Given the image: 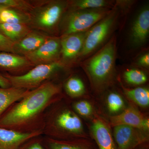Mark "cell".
Segmentation results:
<instances>
[{"mask_svg":"<svg viewBox=\"0 0 149 149\" xmlns=\"http://www.w3.org/2000/svg\"><path fill=\"white\" fill-rule=\"evenodd\" d=\"M61 87L51 82L29 91L0 117V128L21 133L43 132L46 112L60 100Z\"/></svg>","mask_w":149,"mask_h":149,"instance_id":"obj_1","label":"cell"},{"mask_svg":"<svg viewBox=\"0 0 149 149\" xmlns=\"http://www.w3.org/2000/svg\"><path fill=\"white\" fill-rule=\"evenodd\" d=\"M43 135L58 140L89 139L78 115L61 100L52 105L46 112Z\"/></svg>","mask_w":149,"mask_h":149,"instance_id":"obj_2","label":"cell"},{"mask_svg":"<svg viewBox=\"0 0 149 149\" xmlns=\"http://www.w3.org/2000/svg\"><path fill=\"white\" fill-rule=\"evenodd\" d=\"M117 50V38L113 34L102 47L80 62L97 92L105 90L114 80Z\"/></svg>","mask_w":149,"mask_h":149,"instance_id":"obj_3","label":"cell"},{"mask_svg":"<svg viewBox=\"0 0 149 149\" xmlns=\"http://www.w3.org/2000/svg\"><path fill=\"white\" fill-rule=\"evenodd\" d=\"M68 7V1L51 0L37 2L29 13V26L33 30L49 36L59 35L60 24Z\"/></svg>","mask_w":149,"mask_h":149,"instance_id":"obj_4","label":"cell"},{"mask_svg":"<svg viewBox=\"0 0 149 149\" xmlns=\"http://www.w3.org/2000/svg\"><path fill=\"white\" fill-rule=\"evenodd\" d=\"M121 14L114 7L111 12L88 30L77 62L87 58L102 47L113 35Z\"/></svg>","mask_w":149,"mask_h":149,"instance_id":"obj_5","label":"cell"},{"mask_svg":"<svg viewBox=\"0 0 149 149\" xmlns=\"http://www.w3.org/2000/svg\"><path fill=\"white\" fill-rule=\"evenodd\" d=\"M112 9L67 10L60 24L59 37L88 31L108 15Z\"/></svg>","mask_w":149,"mask_h":149,"instance_id":"obj_6","label":"cell"},{"mask_svg":"<svg viewBox=\"0 0 149 149\" xmlns=\"http://www.w3.org/2000/svg\"><path fill=\"white\" fill-rule=\"evenodd\" d=\"M65 68L66 67L60 60L49 64L36 65L24 74L4 75L9 81L11 87L32 91L47 82V80Z\"/></svg>","mask_w":149,"mask_h":149,"instance_id":"obj_7","label":"cell"},{"mask_svg":"<svg viewBox=\"0 0 149 149\" xmlns=\"http://www.w3.org/2000/svg\"><path fill=\"white\" fill-rule=\"evenodd\" d=\"M149 35V6L146 4L139 9L131 22L128 35L130 49L138 50L148 42Z\"/></svg>","mask_w":149,"mask_h":149,"instance_id":"obj_8","label":"cell"},{"mask_svg":"<svg viewBox=\"0 0 149 149\" xmlns=\"http://www.w3.org/2000/svg\"><path fill=\"white\" fill-rule=\"evenodd\" d=\"M113 128V138L118 149H135L148 142V132L126 125Z\"/></svg>","mask_w":149,"mask_h":149,"instance_id":"obj_9","label":"cell"},{"mask_svg":"<svg viewBox=\"0 0 149 149\" xmlns=\"http://www.w3.org/2000/svg\"><path fill=\"white\" fill-rule=\"evenodd\" d=\"M61 50L60 37L50 36L36 50L24 56L35 66L60 60Z\"/></svg>","mask_w":149,"mask_h":149,"instance_id":"obj_10","label":"cell"},{"mask_svg":"<svg viewBox=\"0 0 149 149\" xmlns=\"http://www.w3.org/2000/svg\"><path fill=\"white\" fill-rule=\"evenodd\" d=\"M87 31L61 36L60 61L66 68L77 63Z\"/></svg>","mask_w":149,"mask_h":149,"instance_id":"obj_11","label":"cell"},{"mask_svg":"<svg viewBox=\"0 0 149 149\" xmlns=\"http://www.w3.org/2000/svg\"><path fill=\"white\" fill-rule=\"evenodd\" d=\"M110 123L113 127L126 125L149 132V118L132 106L128 107L120 114L111 116Z\"/></svg>","mask_w":149,"mask_h":149,"instance_id":"obj_12","label":"cell"},{"mask_svg":"<svg viewBox=\"0 0 149 149\" xmlns=\"http://www.w3.org/2000/svg\"><path fill=\"white\" fill-rule=\"evenodd\" d=\"M43 135L42 131L21 133L11 129L0 128V149H18L25 142Z\"/></svg>","mask_w":149,"mask_h":149,"instance_id":"obj_13","label":"cell"},{"mask_svg":"<svg viewBox=\"0 0 149 149\" xmlns=\"http://www.w3.org/2000/svg\"><path fill=\"white\" fill-rule=\"evenodd\" d=\"M91 134L98 149H118L109 128L99 118L93 120Z\"/></svg>","mask_w":149,"mask_h":149,"instance_id":"obj_14","label":"cell"},{"mask_svg":"<svg viewBox=\"0 0 149 149\" xmlns=\"http://www.w3.org/2000/svg\"><path fill=\"white\" fill-rule=\"evenodd\" d=\"M50 36L43 32L32 30L21 40L14 43V54L24 56L32 52L44 44Z\"/></svg>","mask_w":149,"mask_h":149,"instance_id":"obj_15","label":"cell"},{"mask_svg":"<svg viewBox=\"0 0 149 149\" xmlns=\"http://www.w3.org/2000/svg\"><path fill=\"white\" fill-rule=\"evenodd\" d=\"M42 143L46 149H98L89 139L58 140L45 137Z\"/></svg>","mask_w":149,"mask_h":149,"instance_id":"obj_16","label":"cell"},{"mask_svg":"<svg viewBox=\"0 0 149 149\" xmlns=\"http://www.w3.org/2000/svg\"><path fill=\"white\" fill-rule=\"evenodd\" d=\"M33 66L24 56L0 52V69L10 72L22 71Z\"/></svg>","mask_w":149,"mask_h":149,"instance_id":"obj_17","label":"cell"},{"mask_svg":"<svg viewBox=\"0 0 149 149\" xmlns=\"http://www.w3.org/2000/svg\"><path fill=\"white\" fill-rule=\"evenodd\" d=\"M30 91L13 87H0V117L12 105L21 100Z\"/></svg>","mask_w":149,"mask_h":149,"instance_id":"obj_18","label":"cell"},{"mask_svg":"<svg viewBox=\"0 0 149 149\" xmlns=\"http://www.w3.org/2000/svg\"><path fill=\"white\" fill-rule=\"evenodd\" d=\"M32 30L27 24L0 22V32L14 43L21 40Z\"/></svg>","mask_w":149,"mask_h":149,"instance_id":"obj_19","label":"cell"},{"mask_svg":"<svg viewBox=\"0 0 149 149\" xmlns=\"http://www.w3.org/2000/svg\"><path fill=\"white\" fill-rule=\"evenodd\" d=\"M115 1L72 0L68 1L67 10H76L114 7Z\"/></svg>","mask_w":149,"mask_h":149,"instance_id":"obj_20","label":"cell"},{"mask_svg":"<svg viewBox=\"0 0 149 149\" xmlns=\"http://www.w3.org/2000/svg\"><path fill=\"white\" fill-rule=\"evenodd\" d=\"M29 13L15 9L6 8L0 12V22L10 24H25L29 25Z\"/></svg>","mask_w":149,"mask_h":149,"instance_id":"obj_21","label":"cell"},{"mask_svg":"<svg viewBox=\"0 0 149 149\" xmlns=\"http://www.w3.org/2000/svg\"><path fill=\"white\" fill-rule=\"evenodd\" d=\"M123 93L128 98L139 106L147 107L149 105V90L146 87L128 89L122 86Z\"/></svg>","mask_w":149,"mask_h":149,"instance_id":"obj_22","label":"cell"},{"mask_svg":"<svg viewBox=\"0 0 149 149\" xmlns=\"http://www.w3.org/2000/svg\"><path fill=\"white\" fill-rule=\"evenodd\" d=\"M64 89L67 94L72 98L81 97L85 93V84L77 76L68 78L65 83Z\"/></svg>","mask_w":149,"mask_h":149,"instance_id":"obj_23","label":"cell"},{"mask_svg":"<svg viewBox=\"0 0 149 149\" xmlns=\"http://www.w3.org/2000/svg\"><path fill=\"white\" fill-rule=\"evenodd\" d=\"M123 77L126 83L132 85H142L148 80L147 74L143 70L136 67L126 69L123 72Z\"/></svg>","mask_w":149,"mask_h":149,"instance_id":"obj_24","label":"cell"},{"mask_svg":"<svg viewBox=\"0 0 149 149\" xmlns=\"http://www.w3.org/2000/svg\"><path fill=\"white\" fill-rule=\"evenodd\" d=\"M107 103L108 109L112 113L119 112L125 106L122 97L116 92H111L109 94L107 98Z\"/></svg>","mask_w":149,"mask_h":149,"instance_id":"obj_25","label":"cell"},{"mask_svg":"<svg viewBox=\"0 0 149 149\" xmlns=\"http://www.w3.org/2000/svg\"><path fill=\"white\" fill-rule=\"evenodd\" d=\"M0 4L28 13H29L34 7V4L32 2L25 0H0Z\"/></svg>","mask_w":149,"mask_h":149,"instance_id":"obj_26","label":"cell"},{"mask_svg":"<svg viewBox=\"0 0 149 149\" xmlns=\"http://www.w3.org/2000/svg\"><path fill=\"white\" fill-rule=\"evenodd\" d=\"M72 108L77 115L84 117H89L93 114L92 105L86 100H80L73 103Z\"/></svg>","mask_w":149,"mask_h":149,"instance_id":"obj_27","label":"cell"},{"mask_svg":"<svg viewBox=\"0 0 149 149\" xmlns=\"http://www.w3.org/2000/svg\"><path fill=\"white\" fill-rule=\"evenodd\" d=\"M133 65L138 68L149 69V51L148 49L143 50L141 52L134 58Z\"/></svg>","mask_w":149,"mask_h":149,"instance_id":"obj_28","label":"cell"},{"mask_svg":"<svg viewBox=\"0 0 149 149\" xmlns=\"http://www.w3.org/2000/svg\"><path fill=\"white\" fill-rule=\"evenodd\" d=\"M40 136L35 137L25 142L18 149H46Z\"/></svg>","mask_w":149,"mask_h":149,"instance_id":"obj_29","label":"cell"},{"mask_svg":"<svg viewBox=\"0 0 149 149\" xmlns=\"http://www.w3.org/2000/svg\"><path fill=\"white\" fill-rule=\"evenodd\" d=\"M14 43L0 32V52L13 53Z\"/></svg>","mask_w":149,"mask_h":149,"instance_id":"obj_30","label":"cell"},{"mask_svg":"<svg viewBox=\"0 0 149 149\" xmlns=\"http://www.w3.org/2000/svg\"><path fill=\"white\" fill-rule=\"evenodd\" d=\"M135 3L134 1L118 0L115 1L114 7H116L119 9L122 15H124L125 14L128 13Z\"/></svg>","mask_w":149,"mask_h":149,"instance_id":"obj_31","label":"cell"},{"mask_svg":"<svg viewBox=\"0 0 149 149\" xmlns=\"http://www.w3.org/2000/svg\"><path fill=\"white\" fill-rule=\"evenodd\" d=\"M0 87L3 88H8L11 87L9 81L4 75L0 73Z\"/></svg>","mask_w":149,"mask_h":149,"instance_id":"obj_32","label":"cell"},{"mask_svg":"<svg viewBox=\"0 0 149 149\" xmlns=\"http://www.w3.org/2000/svg\"><path fill=\"white\" fill-rule=\"evenodd\" d=\"M135 149H149V146L148 143L142 144L139 146L137 147Z\"/></svg>","mask_w":149,"mask_h":149,"instance_id":"obj_33","label":"cell"},{"mask_svg":"<svg viewBox=\"0 0 149 149\" xmlns=\"http://www.w3.org/2000/svg\"><path fill=\"white\" fill-rule=\"evenodd\" d=\"M6 7L5 6H3L2 5L0 4V12H1V11L3 9L6 8Z\"/></svg>","mask_w":149,"mask_h":149,"instance_id":"obj_34","label":"cell"}]
</instances>
